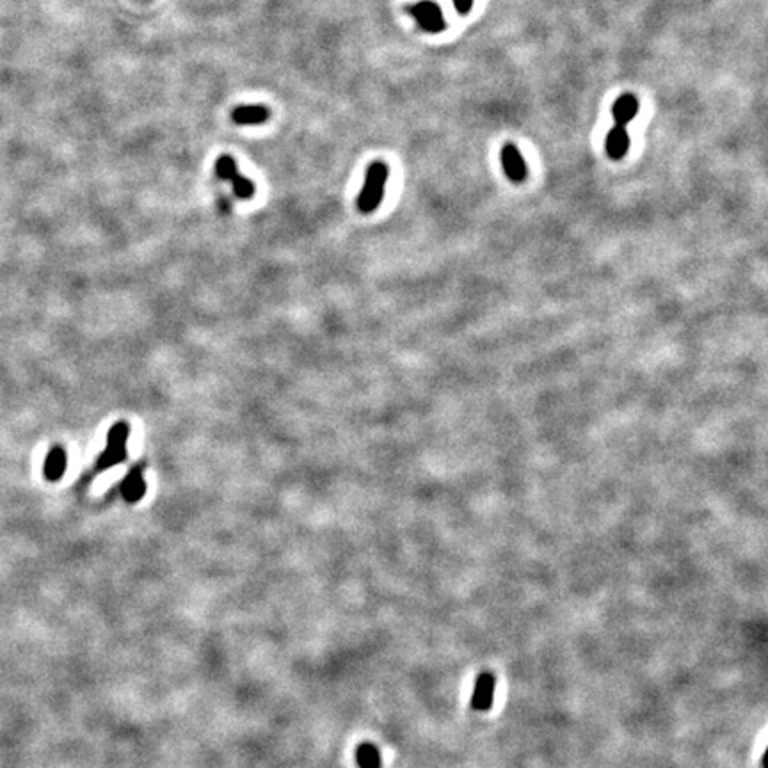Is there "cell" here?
<instances>
[{
	"label": "cell",
	"mask_w": 768,
	"mask_h": 768,
	"mask_svg": "<svg viewBox=\"0 0 768 768\" xmlns=\"http://www.w3.org/2000/svg\"><path fill=\"white\" fill-rule=\"evenodd\" d=\"M388 177H390V168L384 162L377 160L368 165L363 189L358 196V208L361 214H372L377 210L384 191H386Z\"/></svg>",
	"instance_id": "6da1fadb"
},
{
	"label": "cell",
	"mask_w": 768,
	"mask_h": 768,
	"mask_svg": "<svg viewBox=\"0 0 768 768\" xmlns=\"http://www.w3.org/2000/svg\"><path fill=\"white\" fill-rule=\"evenodd\" d=\"M130 434V427L123 422L113 425V429L107 434V446L98 458L96 468L100 472L109 470L111 466L121 465L127 459V439Z\"/></svg>",
	"instance_id": "7a4b0ae2"
},
{
	"label": "cell",
	"mask_w": 768,
	"mask_h": 768,
	"mask_svg": "<svg viewBox=\"0 0 768 768\" xmlns=\"http://www.w3.org/2000/svg\"><path fill=\"white\" fill-rule=\"evenodd\" d=\"M215 175H218L221 180L229 182L233 187V192L237 194V198L240 199H251L255 196V184H253L249 178H246L244 175H240L239 168H237V162L233 160L232 155H221V157L215 160Z\"/></svg>",
	"instance_id": "3957f363"
},
{
	"label": "cell",
	"mask_w": 768,
	"mask_h": 768,
	"mask_svg": "<svg viewBox=\"0 0 768 768\" xmlns=\"http://www.w3.org/2000/svg\"><path fill=\"white\" fill-rule=\"evenodd\" d=\"M411 15L415 16L418 25L424 30H427V32H441L446 27L441 9L434 2H429V0H424V2H418L416 6H413Z\"/></svg>",
	"instance_id": "277c9868"
},
{
	"label": "cell",
	"mask_w": 768,
	"mask_h": 768,
	"mask_svg": "<svg viewBox=\"0 0 768 768\" xmlns=\"http://www.w3.org/2000/svg\"><path fill=\"white\" fill-rule=\"evenodd\" d=\"M502 165L507 178L510 182H514V184H521L527 178V175H529L525 160H523L520 150L514 144H505L502 148Z\"/></svg>",
	"instance_id": "5b68a950"
},
{
	"label": "cell",
	"mask_w": 768,
	"mask_h": 768,
	"mask_svg": "<svg viewBox=\"0 0 768 768\" xmlns=\"http://www.w3.org/2000/svg\"><path fill=\"white\" fill-rule=\"evenodd\" d=\"M493 693H495V678L489 672H482L477 678L472 697V708L477 710V712H489L493 706Z\"/></svg>",
	"instance_id": "8992f818"
},
{
	"label": "cell",
	"mask_w": 768,
	"mask_h": 768,
	"mask_svg": "<svg viewBox=\"0 0 768 768\" xmlns=\"http://www.w3.org/2000/svg\"><path fill=\"white\" fill-rule=\"evenodd\" d=\"M605 150H607L608 157L612 160H621L628 150H630V135L626 127L621 125H615L614 128H610V132L607 134V141H605Z\"/></svg>",
	"instance_id": "52a82bcc"
},
{
	"label": "cell",
	"mask_w": 768,
	"mask_h": 768,
	"mask_svg": "<svg viewBox=\"0 0 768 768\" xmlns=\"http://www.w3.org/2000/svg\"><path fill=\"white\" fill-rule=\"evenodd\" d=\"M121 493H123V498L128 503H135L143 498L144 493H146V482H144L143 468L141 466L132 468L130 473L125 477L123 484H121Z\"/></svg>",
	"instance_id": "ba28073f"
},
{
	"label": "cell",
	"mask_w": 768,
	"mask_h": 768,
	"mask_svg": "<svg viewBox=\"0 0 768 768\" xmlns=\"http://www.w3.org/2000/svg\"><path fill=\"white\" fill-rule=\"evenodd\" d=\"M637 113H638V100L637 96L631 93L621 94V96L615 100L614 107H612V118H614L615 125H621V127H626V125L630 123V121L637 116Z\"/></svg>",
	"instance_id": "9c48e42d"
},
{
	"label": "cell",
	"mask_w": 768,
	"mask_h": 768,
	"mask_svg": "<svg viewBox=\"0 0 768 768\" xmlns=\"http://www.w3.org/2000/svg\"><path fill=\"white\" fill-rule=\"evenodd\" d=\"M270 118V113L263 106H240L232 113L235 125H262Z\"/></svg>",
	"instance_id": "30bf717a"
},
{
	"label": "cell",
	"mask_w": 768,
	"mask_h": 768,
	"mask_svg": "<svg viewBox=\"0 0 768 768\" xmlns=\"http://www.w3.org/2000/svg\"><path fill=\"white\" fill-rule=\"evenodd\" d=\"M66 470V452L61 446H56L49 452L45 459V477L49 480H59Z\"/></svg>",
	"instance_id": "8fae6325"
},
{
	"label": "cell",
	"mask_w": 768,
	"mask_h": 768,
	"mask_svg": "<svg viewBox=\"0 0 768 768\" xmlns=\"http://www.w3.org/2000/svg\"><path fill=\"white\" fill-rule=\"evenodd\" d=\"M356 760L360 768H381V754L372 743H361L358 747Z\"/></svg>",
	"instance_id": "7c38bea8"
},
{
	"label": "cell",
	"mask_w": 768,
	"mask_h": 768,
	"mask_svg": "<svg viewBox=\"0 0 768 768\" xmlns=\"http://www.w3.org/2000/svg\"><path fill=\"white\" fill-rule=\"evenodd\" d=\"M452 2L453 8L458 9L461 15H465V13H468L473 8V0H452Z\"/></svg>",
	"instance_id": "4fadbf2b"
}]
</instances>
